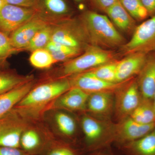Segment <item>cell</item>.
Masks as SVG:
<instances>
[{"label": "cell", "instance_id": "6da1fadb", "mask_svg": "<svg viewBox=\"0 0 155 155\" xmlns=\"http://www.w3.org/2000/svg\"><path fill=\"white\" fill-rule=\"evenodd\" d=\"M79 19L91 45L107 49L121 47L126 43L107 16L87 10L81 14Z\"/></svg>", "mask_w": 155, "mask_h": 155}, {"label": "cell", "instance_id": "7a4b0ae2", "mask_svg": "<svg viewBox=\"0 0 155 155\" xmlns=\"http://www.w3.org/2000/svg\"><path fill=\"white\" fill-rule=\"evenodd\" d=\"M69 79L63 78L32 88L14 108L21 115H27L56 100L71 88Z\"/></svg>", "mask_w": 155, "mask_h": 155}, {"label": "cell", "instance_id": "3957f363", "mask_svg": "<svg viewBox=\"0 0 155 155\" xmlns=\"http://www.w3.org/2000/svg\"><path fill=\"white\" fill-rule=\"evenodd\" d=\"M113 52L90 45L81 54L65 62L61 68L62 78L72 76L116 60Z\"/></svg>", "mask_w": 155, "mask_h": 155}, {"label": "cell", "instance_id": "277c9868", "mask_svg": "<svg viewBox=\"0 0 155 155\" xmlns=\"http://www.w3.org/2000/svg\"><path fill=\"white\" fill-rule=\"evenodd\" d=\"M51 41L84 51L90 45L88 36L80 19L67 17L54 22Z\"/></svg>", "mask_w": 155, "mask_h": 155}, {"label": "cell", "instance_id": "5b68a950", "mask_svg": "<svg viewBox=\"0 0 155 155\" xmlns=\"http://www.w3.org/2000/svg\"><path fill=\"white\" fill-rule=\"evenodd\" d=\"M132 34L130 40L120 47L122 55L155 51V15L137 26Z\"/></svg>", "mask_w": 155, "mask_h": 155}, {"label": "cell", "instance_id": "8992f818", "mask_svg": "<svg viewBox=\"0 0 155 155\" xmlns=\"http://www.w3.org/2000/svg\"><path fill=\"white\" fill-rule=\"evenodd\" d=\"M127 81L114 92V111L117 119L127 118L142 100L136 78Z\"/></svg>", "mask_w": 155, "mask_h": 155}, {"label": "cell", "instance_id": "52a82bcc", "mask_svg": "<svg viewBox=\"0 0 155 155\" xmlns=\"http://www.w3.org/2000/svg\"><path fill=\"white\" fill-rule=\"evenodd\" d=\"M37 15L35 9L7 4L0 11V31L10 36L13 31Z\"/></svg>", "mask_w": 155, "mask_h": 155}, {"label": "cell", "instance_id": "ba28073f", "mask_svg": "<svg viewBox=\"0 0 155 155\" xmlns=\"http://www.w3.org/2000/svg\"><path fill=\"white\" fill-rule=\"evenodd\" d=\"M53 23L38 15L17 28L10 35V39L16 51L26 47L38 31Z\"/></svg>", "mask_w": 155, "mask_h": 155}, {"label": "cell", "instance_id": "9c48e42d", "mask_svg": "<svg viewBox=\"0 0 155 155\" xmlns=\"http://www.w3.org/2000/svg\"><path fill=\"white\" fill-rule=\"evenodd\" d=\"M69 79L72 87L80 88L90 94L99 92L114 93L126 81L122 83L107 82L96 77L87 71L71 76Z\"/></svg>", "mask_w": 155, "mask_h": 155}, {"label": "cell", "instance_id": "30bf717a", "mask_svg": "<svg viewBox=\"0 0 155 155\" xmlns=\"http://www.w3.org/2000/svg\"><path fill=\"white\" fill-rule=\"evenodd\" d=\"M155 128V123L143 125L128 117L120 121L116 126V139L119 142L126 144L143 137Z\"/></svg>", "mask_w": 155, "mask_h": 155}, {"label": "cell", "instance_id": "8fae6325", "mask_svg": "<svg viewBox=\"0 0 155 155\" xmlns=\"http://www.w3.org/2000/svg\"><path fill=\"white\" fill-rule=\"evenodd\" d=\"M148 54L133 53L118 61L116 70V83L125 82L137 75L145 63Z\"/></svg>", "mask_w": 155, "mask_h": 155}, {"label": "cell", "instance_id": "7c38bea8", "mask_svg": "<svg viewBox=\"0 0 155 155\" xmlns=\"http://www.w3.org/2000/svg\"><path fill=\"white\" fill-rule=\"evenodd\" d=\"M136 80L142 97L153 100L155 91V51L148 54Z\"/></svg>", "mask_w": 155, "mask_h": 155}, {"label": "cell", "instance_id": "4fadbf2b", "mask_svg": "<svg viewBox=\"0 0 155 155\" xmlns=\"http://www.w3.org/2000/svg\"><path fill=\"white\" fill-rule=\"evenodd\" d=\"M34 9L38 16L51 22L67 18L71 11L65 0H37Z\"/></svg>", "mask_w": 155, "mask_h": 155}, {"label": "cell", "instance_id": "5bb4252c", "mask_svg": "<svg viewBox=\"0 0 155 155\" xmlns=\"http://www.w3.org/2000/svg\"><path fill=\"white\" fill-rule=\"evenodd\" d=\"M34 84L33 81L31 80L0 95V119L8 115L14 110L33 88Z\"/></svg>", "mask_w": 155, "mask_h": 155}, {"label": "cell", "instance_id": "9a60e30c", "mask_svg": "<svg viewBox=\"0 0 155 155\" xmlns=\"http://www.w3.org/2000/svg\"><path fill=\"white\" fill-rule=\"evenodd\" d=\"M114 94L113 92H99L90 94L86 108L92 114L108 116L114 110Z\"/></svg>", "mask_w": 155, "mask_h": 155}, {"label": "cell", "instance_id": "2e32d148", "mask_svg": "<svg viewBox=\"0 0 155 155\" xmlns=\"http://www.w3.org/2000/svg\"><path fill=\"white\" fill-rule=\"evenodd\" d=\"M89 95L80 88L71 87L56 100L55 105L71 110H83L86 108Z\"/></svg>", "mask_w": 155, "mask_h": 155}, {"label": "cell", "instance_id": "e0dca14e", "mask_svg": "<svg viewBox=\"0 0 155 155\" xmlns=\"http://www.w3.org/2000/svg\"><path fill=\"white\" fill-rule=\"evenodd\" d=\"M106 14L113 24L120 30L133 34L137 27L135 20L125 10L119 0L108 9Z\"/></svg>", "mask_w": 155, "mask_h": 155}, {"label": "cell", "instance_id": "ac0fdd59", "mask_svg": "<svg viewBox=\"0 0 155 155\" xmlns=\"http://www.w3.org/2000/svg\"><path fill=\"white\" fill-rule=\"evenodd\" d=\"M23 127L14 114L0 131V147L19 148Z\"/></svg>", "mask_w": 155, "mask_h": 155}, {"label": "cell", "instance_id": "d6986e66", "mask_svg": "<svg viewBox=\"0 0 155 155\" xmlns=\"http://www.w3.org/2000/svg\"><path fill=\"white\" fill-rule=\"evenodd\" d=\"M125 144L130 155H155V128L143 137Z\"/></svg>", "mask_w": 155, "mask_h": 155}, {"label": "cell", "instance_id": "ffe728a7", "mask_svg": "<svg viewBox=\"0 0 155 155\" xmlns=\"http://www.w3.org/2000/svg\"><path fill=\"white\" fill-rule=\"evenodd\" d=\"M51 53L54 61L57 62H67L81 54L84 51L61 44L51 41L45 48Z\"/></svg>", "mask_w": 155, "mask_h": 155}, {"label": "cell", "instance_id": "44dd1931", "mask_svg": "<svg viewBox=\"0 0 155 155\" xmlns=\"http://www.w3.org/2000/svg\"><path fill=\"white\" fill-rule=\"evenodd\" d=\"M140 124L148 125L155 123V110L153 100L143 98L141 101L129 116Z\"/></svg>", "mask_w": 155, "mask_h": 155}, {"label": "cell", "instance_id": "7402d4cb", "mask_svg": "<svg viewBox=\"0 0 155 155\" xmlns=\"http://www.w3.org/2000/svg\"><path fill=\"white\" fill-rule=\"evenodd\" d=\"M32 80L31 76H22L0 70V95Z\"/></svg>", "mask_w": 155, "mask_h": 155}, {"label": "cell", "instance_id": "603a6c76", "mask_svg": "<svg viewBox=\"0 0 155 155\" xmlns=\"http://www.w3.org/2000/svg\"><path fill=\"white\" fill-rule=\"evenodd\" d=\"M81 126L89 143H94L101 137L104 131L103 127L96 119L90 116H84L81 121Z\"/></svg>", "mask_w": 155, "mask_h": 155}, {"label": "cell", "instance_id": "cb8c5ba5", "mask_svg": "<svg viewBox=\"0 0 155 155\" xmlns=\"http://www.w3.org/2000/svg\"><path fill=\"white\" fill-rule=\"evenodd\" d=\"M53 23L48 24L37 32L26 47L23 50L32 52L35 50L45 49L51 41Z\"/></svg>", "mask_w": 155, "mask_h": 155}, {"label": "cell", "instance_id": "d4e9b609", "mask_svg": "<svg viewBox=\"0 0 155 155\" xmlns=\"http://www.w3.org/2000/svg\"><path fill=\"white\" fill-rule=\"evenodd\" d=\"M118 62V61L115 60L87 71L101 80L116 83V70Z\"/></svg>", "mask_w": 155, "mask_h": 155}, {"label": "cell", "instance_id": "484cf974", "mask_svg": "<svg viewBox=\"0 0 155 155\" xmlns=\"http://www.w3.org/2000/svg\"><path fill=\"white\" fill-rule=\"evenodd\" d=\"M29 61L32 66L40 69L50 68L56 63L51 53L45 48L32 51Z\"/></svg>", "mask_w": 155, "mask_h": 155}, {"label": "cell", "instance_id": "4316f807", "mask_svg": "<svg viewBox=\"0 0 155 155\" xmlns=\"http://www.w3.org/2000/svg\"><path fill=\"white\" fill-rule=\"evenodd\" d=\"M125 10L135 21H141L149 17L140 0H119Z\"/></svg>", "mask_w": 155, "mask_h": 155}, {"label": "cell", "instance_id": "83f0119b", "mask_svg": "<svg viewBox=\"0 0 155 155\" xmlns=\"http://www.w3.org/2000/svg\"><path fill=\"white\" fill-rule=\"evenodd\" d=\"M55 119L58 129L63 134L70 136L75 133L76 124L74 119L69 115L59 112L56 114Z\"/></svg>", "mask_w": 155, "mask_h": 155}, {"label": "cell", "instance_id": "f1b7e54d", "mask_svg": "<svg viewBox=\"0 0 155 155\" xmlns=\"http://www.w3.org/2000/svg\"><path fill=\"white\" fill-rule=\"evenodd\" d=\"M41 143L38 134L35 130H29L23 132L21 136L20 147L28 153L37 149Z\"/></svg>", "mask_w": 155, "mask_h": 155}, {"label": "cell", "instance_id": "f546056e", "mask_svg": "<svg viewBox=\"0 0 155 155\" xmlns=\"http://www.w3.org/2000/svg\"><path fill=\"white\" fill-rule=\"evenodd\" d=\"M16 52L10 37L0 31V62L2 63L6 58Z\"/></svg>", "mask_w": 155, "mask_h": 155}, {"label": "cell", "instance_id": "4dcf8cb0", "mask_svg": "<svg viewBox=\"0 0 155 155\" xmlns=\"http://www.w3.org/2000/svg\"><path fill=\"white\" fill-rule=\"evenodd\" d=\"M95 9L106 13V11L119 0H89Z\"/></svg>", "mask_w": 155, "mask_h": 155}, {"label": "cell", "instance_id": "1f68e13d", "mask_svg": "<svg viewBox=\"0 0 155 155\" xmlns=\"http://www.w3.org/2000/svg\"><path fill=\"white\" fill-rule=\"evenodd\" d=\"M47 155H77L72 149L66 146H58L53 148Z\"/></svg>", "mask_w": 155, "mask_h": 155}, {"label": "cell", "instance_id": "d6a6232c", "mask_svg": "<svg viewBox=\"0 0 155 155\" xmlns=\"http://www.w3.org/2000/svg\"><path fill=\"white\" fill-rule=\"evenodd\" d=\"M7 4L24 8H35L37 0H5Z\"/></svg>", "mask_w": 155, "mask_h": 155}, {"label": "cell", "instance_id": "836d02e7", "mask_svg": "<svg viewBox=\"0 0 155 155\" xmlns=\"http://www.w3.org/2000/svg\"><path fill=\"white\" fill-rule=\"evenodd\" d=\"M0 155H31L30 153L19 148L0 147Z\"/></svg>", "mask_w": 155, "mask_h": 155}, {"label": "cell", "instance_id": "e575fe53", "mask_svg": "<svg viewBox=\"0 0 155 155\" xmlns=\"http://www.w3.org/2000/svg\"><path fill=\"white\" fill-rule=\"evenodd\" d=\"M142 4L146 9L149 17L155 15V0H140Z\"/></svg>", "mask_w": 155, "mask_h": 155}, {"label": "cell", "instance_id": "d590c367", "mask_svg": "<svg viewBox=\"0 0 155 155\" xmlns=\"http://www.w3.org/2000/svg\"><path fill=\"white\" fill-rule=\"evenodd\" d=\"M14 114H12L11 113H10L8 115H7V116H5V117L2 118V119H0V131L2 129L3 127L5 126V125L8 123V122L11 119V117L13 116Z\"/></svg>", "mask_w": 155, "mask_h": 155}, {"label": "cell", "instance_id": "8d00e7d4", "mask_svg": "<svg viewBox=\"0 0 155 155\" xmlns=\"http://www.w3.org/2000/svg\"><path fill=\"white\" fill-rule=\"evenodd\" d=\"M7 4V3L6 2L5 0H0V11Z\"/></svg>", "mask_w": 155, "mask_h": 155}, {"label": "cell", "instance_id": "74e56055", "mask_svg": "<svg viewBox=\"0 0 155 155\" xmlns=\"http://www.w3.org/2000/svg\"><path fill=\"white\" fill-rule=\"evenodd\" d=\"M73 1L77 3H81L87 1V0H73Z\"/></svg>", "mask_w": 155, "mask_h": 155}, {"label": "cell", "instance_id": "f35d334b", "mask_svg": "<svg viewBox=\"0 0 155 155\" xmlns=\"http://www.w3.org/2000/svg\"><path fill=\"white\" fill-rule=\"evenodd\" d=\"M153 104L155 110V91L153 97Z\"/></svg>", "mask_w": 155, "mask_h": 155}]
</instances>
